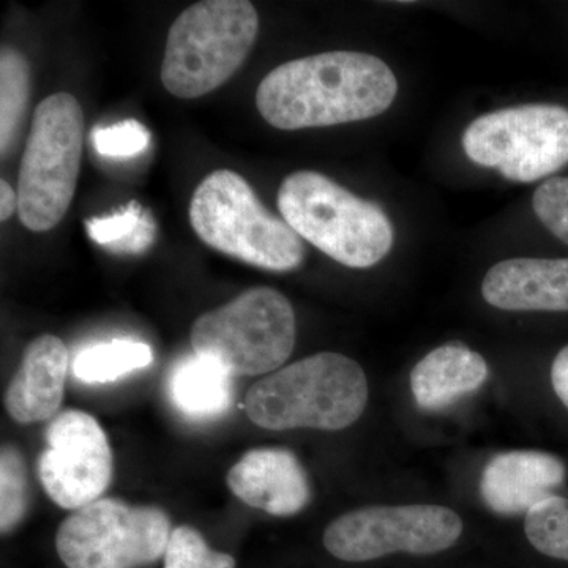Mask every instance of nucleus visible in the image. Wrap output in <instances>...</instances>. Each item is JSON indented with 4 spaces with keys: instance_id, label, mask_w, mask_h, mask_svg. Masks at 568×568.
I'll return each mask as SVG.
<instances>
[{
    "instance_id": "6",
    "label": "nucleus",
    "mask_w": 568,
    "mask_h": 568,
    "mask_svg": "<svg viewBox=\"0 0 568 568\" xmlns=\"http://www.w3.org/2000/svg\"><path fill=\"white\" fill-rule=\"evenodd\" d=\"M84 114L67 92L48 97L33 112L18 179V215L33 233L61 223L81 170Z\"/></svg>"
},
{
    "instance_id": "25",
    "label": "nucleus",
    "mask_w": 568,
    "mask_h": 568,
    "mask_svg": "<svg viewBox=\"0 0 568 568\" xmlns=\"http://www.w3.org/2000/svg\"><path fill=\"white\" fill-rule=\"evenodd\" d=\"M93 148L102 156L130 159L148 149L151 133L142 123L123 121L104 129L93 130Z\"/></svg>"
},
{
    "instance_id": "16",
    "label": "nucleus",
    "mask_w": 568,
    "mask_h": 568,
    "mask_svg": "<svg viewBox=\"0 0 568 568\" xmlns=\"http://www.w3.org/2000/svg\"><path fill=\"white\" fill-rule=\"evenodd\" d=\"M487 362L465 343L452 342L425 355L410 373V390L425 410H444L488 379Z\"/></svg>"
},
{
    "instance_id": "22",
    "label": "nucleus",
    "mask_w": 568,
    "mask_h": 568,
    "mask_svg": "<svg viewBox=\"0 0 568 568\" xmlns=\"http://www.w3.org/2000/svg\"><path fill=\"white\" fill-rule=\"evenodd\" d=\"M525 530L541 555L568 560V499L551 496L530 508Z\"/></svg>"
},
{
    "instance_id": "11",
    "label": "nucleus",
    "mask_w": 568,
    "mask_h": 568,
    "mask_svg": "<svg viewBox=\"0 0 568 568\" xmlns=\"http://www.w3.org/2000/svg\"><path fill=\"white\" fill-rule=\"evenodd\" d=\"M39 477L52 503L78 510L100 499L111 485L112 452L102 425L82 410L58 414L47 432Z\"/></svg>"
},
{
    "instance_id": "3",
    "label": "nucleus",
    "mask_w": 568,
    "mask_h": 568,
    "mask_svg": "<svg viewBox=\"0 0 568 568\" xmlns=\"http://www.w3.org/2000/svg\"><path fill=\"white\" fill-rule=\"evenodd\" d=\"M278 209L301 239L346 267H373L394 245V227L379 205L315 171L284 179Z\"/></svg>"
},
{
    "instance_id": "5",
    "label": "nucleus",
    "mask_w": 568,
    "mask_h": 568,
    "mask_svg": "<svg viewBox=\"0 0 568 568\" xmlns=\"http://www.w3.org/2000/svg\"><path fill=\"white\" fill-rule=\"evenodd\" d=\"M260 31L246 0H205L179 14L168 33L162 63L164 89L178 99H197L241 69Z\"/></svg>"
},
{
    "instance_id": "24",
    "label": "nucleus",
    "mask_w": 568,
    "mask_h": 568,
    "mask_svg": "<svg viewBox=\"0 0 568 568\" xmlns=\"http://www.w3.org/2000/svg\"><path fill=\"white\" fill-rule=\"evenodd\" d=\"M532 207L549 233L568 245V175L541 183L534 193Z\"/></svg>"
},
{
    "instance_id": "7",
    "label": "nucleus",
    "mask_w": 568,
    "mask_h": 568,
    "mask_svg": "<svg viewBox=\"0 0 568 568\" xmlns=\"http://www.w3.org/2000/svg\"><path fill=\"white\" fill-rule=\"evenodd\" d=\"M192 346L233 377L274 373L294 351L293 305L272 287H252L197 317Z\"/></svg>"
},
{
    "instance_id": "12",
    "label": "nucleus",
    "mask_w": 568,
    "mask_h": 568,
    "mask_svg": "<svg viewBox=\"0 0 568 568\" xmlns=\"http://www.w3.org/2000/svg\"><path fill=\"white\" fill-rule=\"evenodd\" d=\"M227 487L246 506L272 517H294L312 499L308 474L287 448L246 452L226 476Z\"/></svg>"
},
{
    "instance_id": "23",
    "label": "nucleus",
    "mask_w": 568,
    "mask_h": 568,
    "mask_svg": "<svg viewBox=\"0 0 568 568\" xmlns=\"http://www.w3.org/2000/svg\"><path fill=\"white\" fill-rule=\"evenodd\" d=\"M163 568H235V559L209 547L196 529L179 526L171 532Z\"/></svg>"
},
{
    "instance_id": "2",
    "label": "nucleus",
    "mask_w": 568,
    "mask_h": 568,
    "mask_svg": "<svg viewBox=\"0 0 568 568\" xmlns=\"http://www.w3.org/2000/svg\"><path fill=\"white\" fill-rule=\"evenodd\" d=\"M368 403V381L353 358L320 353L257 381L245 398L246 416L272 432H338L357 422Z\"/></svg>"
},
{
    "instance_id": "15",
    "label": "nucleus",
    "mask_w": 568,
    "mask_h": 568,
    "mask_svg": "<svg viewBox=\"0 0 568 568\" xmlns=\"http://www.w3.org/2000/svg\"><path fill=\"white\" fill-rule=\"evenodd\" d=\"M70 355L54 335H41L26 347L20 368L10 381L6 407L20 424L54 417L62 405Z\"/></svg>"
},
{
    "instance_id": "13",
    "label": "nucleus",
    "mask_w": 568,
    "mask_h": 568,
    "mask_svg": "<svg viewBox=\"0 0 568 568\" xmlns=\"http://www.w3.org/2000/svg\"><path fill=\"white\" fill-rule=\"evenodd\" d=\"M481 294L506 312H568V257L503 261L485 275Z\"/></svg>"
},
{
    "instance_id": "4",
    "label": "nucleus",
    "mask_w": 568,
    "mask_h": 568,
    "mask_svg": "<svg viewBox=\"0 0 568 568\" xmlns=\"http://www.w3.org/2000/svg\"><path fill=\"white\" fill-rule=\"evenodd\" d=\"M190 223L205 245L254 267L291 272L304 263L301 235L268 212L234 171H213L197 185Z\"/></svg>"
},
{
    "instance_id": "19",
    "label": "nucleus",
    "mask_w": 568,
    "mask_h": 568,
    "mask_svg": "<svg viewBox=\"0 0 568 568\" xmlns=\"http://www.w3.org/2000/svg\"><path fill=\"white\" fill-rule=\"evenodd\" d=\"M151 347L132 339L85 347L73 362V375L85 384L114 383L121 377L152 364Z\"/></svg>"
},
{
    "instance_id": "9",
    "label": "nucleus",
    "mask_w": 568,
    "mask_h": 568,
    "mask_svg": "<svg viewBox=\"0 0 568 568\" xmlns=\"http://www.w3.org/2000/svg\"><path fill=\"white\" fill-rule=\"evenodd\" d=\"M463 149L470 162L508 181H540L568 164V110L523 104L488 112L467 126Z\"/></svg>"
},
{
    "instance_id": "26",
    "label": "nucleus",
    "mask_w": 568,
    "mask_h": 568,
    "mask_svg": "<svg viewBox=\"0 0 568 568\" xmlns=\"http://www.w3.org/2000/svg\"><path fill=\"white\" fill-rule=\"evenodd\" d=\"M551 383L556 395L568 409V346L564 347L552 362Z\"/></svg>"
},
{
    "instance_id": "1",
    "label": "nucleus",
    "mask_w": 568,
    "mask_h": 568,
    "mask_svg": "<svg viewBox=\"0 0 568 568\" xmlns=\"http://www.w3.org/2000/svg\"><path fill=\"white\" fill-rule=\"evenodd\" d=\"M396 93L394 71L376 55L332 51L276 67L260 82L256 106L264 121L291 132L376 118Z\"/></svg>"
},
{
    "instance_id": "8",
    "label": "nucleus",
    "mask_w": 568,
    "mask_h": 568,
    "mask_svg": "<svg viewBox=\"0 0 568 568\" xmlns=\"http://www.w3.org/2000/svg\"><path fill=\"white\" fill-rule=\"evenodd\" d=\"M171 532L162 508L104 497L63 519L55 549L67 568H140L164 556Z\"/></svg>"
},
{
    "instance_id": "18",
    "label": "nucleus",
    "mask_w": 568,
    "mask_h": 568,
    "mask_svg": "<svg viewBox=\"0 0 568 568\" xmlns=\"http://www.w3.org/2000/svg\"><path fill=\"white\" fill-rule=\"evenodd\" d=\"M31 99V67L22 52L3 47L0 54V151L6 159L21 133Z\"/></svg>"
},
{
    "instance_id": "10",
    "label": "nucleus",
    "mask_w": 568,
    "mask_h": 568,
    "mask_svg": "<svg viewBox=\"0 0 568 568\" xmlns=\"http://www.w3.org/2000/svg\"><path fill=\"white\" fill-rule=\"evenodd\" d=\"M463 523L440 506H375L336 518L324 532V547L345 562H368L394 555H436L454 547Z\"/></svg>"
},
{
    "instance_id": "17",
    "label": "nucleus",
    "mask_w": 568,
    "mask_h": 568,
    "mask_svg": "<svg viewBox=\"0 0 568 568\" xmlns=\"http://www.w3.org/2000/svg\"><path fill=\"white\" fill-rule=\"evenodd\" d=\"M171 403L183 417L205 422L222 417L234 402L233 376L196 354L182 358L168 381Z\"/></svg>"
},
{
    "instance_id": "20",
    "label": "nucleus",
    "mask_w": 568,
    "mask_h": 568,
    "mask_svg": "<svg viewBox=\"0 0 568 568\" xmlns=\"http://www.w3.org/2000/svg\"><path fill=\"white\" fill-rule=\"evenodd\" d=\"M88 233L99 245L119 253H141L155 237V223L138 203L108 219L89 220Z\"/></svg>"
},
{
    "instance_id": "14",
    "label": "nucleus",
    "mask_w": 568,
    "mask_h": 568,
    "mask_svg": "<svg viewBox=\"0 0 568 568\" xmlns=\"http://www.w3.org/2000/svg\"><path fill=\"white\" fill-rule=\"evenodd\" d=\"M566 466L544 452H507L485 466L480 493L497 515L528 514L562 485Z\"/></svg>"
},
{
    "instance_id": "27",
    "label": "nucleus",
    "mask_w": 568,
    "mask_h": 568,
    "mask_svg": "<svg viewBox=\"0 0 568 568\" xmlns=\"http://www.w3.org/2000/svg\"><path fill=\"white\" fill-rule=\"evenodd\" d=\"M14 211H18V192L11 189L10 183L0 182V220L7 222Z\"/></svg>"
},
{
    "instance_id": "21",
    "label": "nucleus",
    "mask_w": 568,
    "mask_h": 568,
    "mask_svg": "<svg viewBox=\"0 0 568 568\" xmlns=\"http://www.w3.org/2000/svg\"><path fill=\"white\" fill-rule=\"evenodd\" d=\"M31 507V485L20 448L7 444L0 452V530L3 536L21 525Z\"/></svg>"
}]
</instances>
